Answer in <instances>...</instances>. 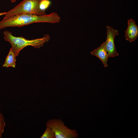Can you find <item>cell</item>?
Instances as JSON below:
<instances>
[{
  "label": "cell",
  "mask_w": 138,
  "mask_h": 138,
  "mask_svg": "<svg viewBox=\"0 0 138 138\" xmlns=\"http://www.w3.org/2000/svg\"><path fill=\"white\" fill-rule=\"evenodd\" d=\"M3 34L4 39L10 44L16 57L25 47L31 46L36 48H40L48 42L50 39L48 34H45L42 38L32 40L27 39L23 37L15 36L12 32L8 31H4Z\"/></svg>",
  "instance_id": "cell-2"
},
{
  "label": "cell",
  "mask_w": 138,
  "mask_h": 138,
  "mask_svg": "<svg viewBox=\"0 0 138 138\" xmlns=\"http://www.w3.org/2000/svg\"><path fill=\"white\" fill-rule=\"evenodd\" d=\"M51 2L49 0H41L40 1L39 8L42 15H46L45 13V10L49 6Z\"/></svg>",
  "instance_id": "cell-9"
},
{
  "label": "cell",
  "mask_w": 138,
  "mask_h": 138,
  "mask_svg": "<svg viewBox=\"0 0 138 138\" xmlns=\"http://www.w3.org/2000/svg\"><path fill=\"white\" fill-rule=\"evenodd\" d=\"M41 0H23L13 8L6 12L3 20L13 15L22 14L43 16L39 8Z\"/></svg>",
  "instance_id": "cell-3"
},
{
  "label": "cell",
  "mask_w": 138,
  "mask_h": 138,
  "mask_svg": "<svg viewBox=\"0 0 138 138\" xmlns=\"http://www.w3.org/2000/svg\"><path fill=\"white\" fill-rule=\"evenodd\" d=\"M16 56L12 48L11 47L8 55L6 56L3 67H12L15 68L16 66Z\"/></svg>",
  "instance_id": "cell-8"
},
{
  "label": "cell",
  "mask_w": 138,
  "mask_h": 138,
  "mask_svg": "<svg viewBox=\"0 0 138 138\" xmlns=\"http://www.w3.org/2000/svg\"><path fill=\"white\" fill-rule=\"evenodd\" d=\"M5 125V122L3 117L0 112V138L1 137L4 132Z\"/></svg>",
  "instance_id": "cell-11"
},
{
  "label": "cell",
  "mask_w": 138,
  "mask_h": 138,
  "mask_svg": "<svg viewBox=\"0 0 138 138\" xmlns=\"http://www.w3.org/2000/svg\"><path fill=\"white\" fill-rule=\"evenodd\" d=\"M12 3H14L16 2L17 0H10Z\"/></svg>",
  "instance_id": "cell-13"
},
{
  "label": "cell",
  "mask_w": 138,
  "mask_h": 138,
  "mask_svg": "<svg viewBox=\"0 0 138 138\" xmlns=\"http://www.w3.org/2000/svg\"><path fill=\"white\" fill-rule=\"evenodd\" d=\"M6 13V12H4L3 13H0V16H2L3 15H5Z\"/></svg>",
  "instance_id": "cell-12"
},
{
  "label": "cell",
  "mask_w": 138,
  "mask_h": 138,
  "mask_svg": "<svg viewBox=\"0 0 138 138\" xmlns=\"http://www.w3.org/2000/svg\"><path fill=\"white\" fill-rule=\"evenodd\" d=\"M106 28L107 37L105 42L106 48L109 57H114L119 55L114 43V37L119 34L118 32L110 26H107Z\"/></svg>",
  "instance_id": "cell-5"
},
{
  "label": "cell",
  "mask_w": 138,
  "mask_h": 138,
  "mask_svg": "<svg viewBox=\"0 0 138 138\" xmlns=\"http://www.w3.org/2000/svg\"><path fill=\"white\" fill-rule=\"evenodd\" d=\"M91 54L99 59L101 61L105 67L108 66L107 61L109 55L106 48L105 42H103L99 47L90 52Z\"/></svg>",
  "instance_id": "cell-7"
},
{
  "label": "cell",
  "mask_w": 138,
  "mask_h": 138,
  "mask_svg": "<svg viewBox=\"0 0 138 138\" xmlns=\"http://www.w3.org/2000/svg\"><path fill=\"white\" fill-rule=\"evenodd\" d=\"M46 125L53 131L55 138H76L78 136L75 129L69 128L60 119L49 120L46 123Z\"/></svg>",
  "instance_id": "cell-4"
},
{
  "label": "cell",
  "mask_w": 138,
  "mask_h": 138,
  "mask_svg": "<svg viewBox=\"0 0 138 138\" xmlns=\"http://www.w3.org/2000/svg\"><path fill=\"white\" fill-rule=\"evenodd\" d=\"M61 18L55 12L43 16L28 14H22L11 16L0 21V30L11 27H20L38 22L51 24L59 22Z\"/></svg>",
  "instance_id": "cell-1"
},
{
  "label": "cell",
  "mask_w": 138,
  "mask_h": 138,
  "mask_svg": "<svg viewBox=\"0 0 138 138\" xmlns=\"http://www.w3.org/2000/svg\"><path fill=\"white\" fill-rule=\"evenodd\" d=\"M128 26L125 31V39L130 42L136 39L138 36V27L134 21L131 19L128 20Z\"/></svg>",
  "instance_id": "cell-6"
},
{
  "label": "cell",
  "mask_w": 138,
  "mask_h": 138,
  "mask_svg": "<svg viewBox=\"0 0 138 138\" xmlns=\"http://www.w3.org/2000/svg\"><path fill=\"white\" fill-rule=\"evenodd\" d=\"M41 138H55V133L50 127L46 126L45 130Z\"/></svg>",
  "instance_id": "cell-10"
}]
</instances>
